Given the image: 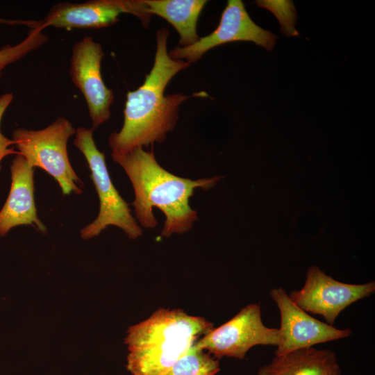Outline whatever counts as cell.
<instances>
[{"label":"cell","instance_id":"17","mask_svg":"<svg viewBox=\"0 0 375 375\" xmlns=\"http://www.w3.org/2000/svg\"><path fill=\"white\" fill-rule=\"evenodd\" d=\"M259 6L266 8L274 13L281 24L283 33L288 35H297L294 28L295 9L292 1H258Z\"/></svg>","mask_w":375,"mask_h":375},{"label":"cell","instance_id":"18","mask_svg":"<svg viewBox=\"0 0 375 375\" xmlns=\"http://www.w3.org/2000/svg\"><path fill=\"white\" fill-rule=\"evenodd\" d=\"M12 99L13 94L12 92H6L0 96V127L3 116ZM12 145H15L13 140L6 137L1 133L0 128V170L1 168V162L5 157L10 155L16 156L19 154L18 151L14 149Z\"/></svg>","mask_w":375,"mask_h":375},{"label":"cell","instance_id":"7","mask_svg":"<svg viewBox=\"0 0 375 375\" xmlns=\"http://www.w3.org/2000/svg\"><path fill=\"white\" fill-rule=\"evenodd\" d=\"M375 292V283L350 284L338 281L316 266L308 268L303 286L288 294L307 312L322 316L333 326L346 308Z\"/></svg>","mask_w":375,"mask_h":375},{"label":"cell","instance_id":"12","mask_svg":"<svg viewBox=\"0 0 375 375\" xmlns=\"http://www.w3.org/2000/svg\"><path fill=\"white\" fill-rule=\"evenodd\" d=\"M11 185L0 210V238L21 225H29L47 234V229L38 217L34 199V168L22 155H16L10 166Z\"/></svg>","mask_w":375,"mask_h":375},{"label":"cell","instance_id":"16","mask_svg":"<svg viewBox=\"0 0 375 375\" xmlns=\"http://www.w3.org/2000/svg\"><path fill=\"white\" fill-rule=\"evenodd\" d=\"M44 28L40 20L38 24L29 29L22 41L15 45L6 44L0 48V78L8 65L21 60L47 42L48 35L42 33Z\"/></svg>","mask_w":375,"mask_h":375},{"label":"cell","instance_id":"15","mask_svg":"<svg viewBox=\"0 0 375 375\" xmlns=\"http://www.w3.org/2000/svg\"><path fill=\"white\" fill-rule=\"evenodd\" d=\"M218 359L194 344L162 375H216Z\"/></svg>","mask_w":375,"mask_h":375},{"label":"cell","instance_id":"10","mask_svg":"<svg viewBox=\"0 0 375 375\" xmlns=\"http://www.w3.org/2000/svg\"><path fill=\"white\" fill-rule=\"evenodd\" d=\"M280 311L279 343L275 356L349 337L351 331L340 329L317 319L296 305L282 288L270 291Z\"/></svg>","mask_w":375,"mask_h":375},{"label":"cell","instance_id":"6","mask_svg":"<svg viewBox=\"0 0 375 375\" xmlns=\"http://www.w3.org/2000/svg\"><path fill=\"white\" fill-rule=\"evenodd\" d=\"M278 343V328L266 326L259 304L251 303L222 325L213 327L195 345L217 359L225 356L244 359L254 346L276 347Z\"/></svg>","mask_w":375,"mask_h":375},{"label":"cell","instance_id":"9","mask_svg":"<svg viewBox=\"0 0 375 375\" xmlns=\"http://www.w3.org/2000/svg\"><path fill=\"white\" fill-rule=\"evenodd\" d=\"M277 36L257 25L247 12L241 0H229L224 8L217 28L194 44L177 47L168 53L174 60L186 59L188 63L195 62L210 49L228 42L247 41L271 50Z\"/></svg>","mask_w":375,"mask_h":375},{"label":"cell","instance_id":"11","mask_svg":"<svg viewBox=\"0 0 375 375\" xmlns=\"http://www.w3.org/2000/svg\"><path fill=\"white\" fill-rule=\"evenodd\" d=\"M142 0H90L84 2H59L41 20L45 28H101L119 21L122 13L138 17L147 26L151 15L144 10Z\"/></svg>","mask_w":375,"mask_h":375},{"label":"cell","instance_id":"1","mask_svg":"<svg viewBox=\"0 0 375 375\" xmlns=\"http://www.w3.org/2000/svg\"><path fill=\"white\" fill-rule=\"evenodd\" d=\"M168 35L166 28L157 31L153 67L143 84L126 94L123 126L108 138L112 153H126L135 147L162 142L177 123L180 104L193 96H208L205 92L190 96L181 93L164 94L172 78L190 65L187 61L169 57Z\"/></svg>","mask_w":375,"mask_h":375},{"label":"cell","instance_id":"3","mask_svg":"<svg viewBox=\"0 0 375 375\" xmlns=\"http://www.w3.org/2000/svg\"><path fill=\"white\" fill-rule=\"evenodd\" d=\"M212 328L202 317L158 308L128 329L127 369L133 375H162Z\"/></svg>","mask_w":375,"mask_h":375},{"label":"cell","instance_id":"8","mask_svg":"<svg viewBox=\"0 0 375 375\" xmlns=\"http://www.w3.org/2000/svg\"><path fill=\"white\" fill-rule=\"evenodd\" d=\"M103 56L101 44L90 36L83 37L72 47L69 76L84 97L93 130L109 119L114 99L113 91L101 76Z\"/></svg>","mask_w":375,"mask_h":375},{"label":"cell","instance_id":"14","mask_svg":"<svg viewBox=\"0 0 375 375\" xmlns=\"http://www.w3.org/2000/svg\"><path fill=\"white\" fill-rule=\"evenodd\" d=\"M145 12L160 16L170 23L180 36L181 47L196 43L199 37L197 24L206 0H142Z\"/></svg>","mask_w":375,"mask_h":375},{"label":"cell","instance_id":"19","mask_svg":"<svg viewBox=\"0 0 375 375\" xmlns=\"http://www.w3.org/2000/svg\"><path fill=\"white\" fill-rule=\"evenodd\" d=\"M0 23L1 24H5L7 25H25L28 27H30L32 24V22L31 20H18V19H6L0 18Z\"/></svg>","mask_w":375,"mask_h":375},{"label":"cell","instance_id":"13","mask_svg":"<svg viewBox=\"0 0 375 375\" xmlns=\"http://www.w3.org/2000/svg\"><path fill=\"white\" fill-rule=\"evenodd\" d=\"M340 369L333 351L308 347L275 356L257 375H332Z\"/></svg>","mask_w":375,"mask_h":375},{"label":"cell","instance_id":"5","mask_svg":"<svg viewBox=\"0 0 375 375\" xmlns=\"http://www.w3.org/2000/svg\"><path fill=\"white\" fill-rule=\"evenodd\" d=\"M92 128L76 129L74 144L84 156L99 199L97 218L80 231L81 238L98 236L108 226L122 229L132 240L142 235V229L132 215L128 203L122 197L110 178L103 152L100 151L93 138Z\"/></svg>","mask_w":375,"mask_h":375},{"label":"cell","instance_id":"20","mask_svg":"<svg viewBox=\"0 0 375 375\" xmlns=\"http://www.w3.org/2000/svg\"><path fill=\"white\" fill-rule=\"evenodd\" d=\"M332 375H341V370L340 369L337 370L334 374H333Z\"/></svg>","mask_w":375,"mask_h":375},{"label":"cell","instance_id":"2","mask_svg":"<svg viewBox=\"0 0 375 375\" xmlns=\"http://www.w3.org/2000/svg\"><path fill=\"white\" fill-rule=\"evenodd\" d=\"M128 176L135 192L132 203L135 217L146 228L156 226L158 222L153 208L160 210L165 221L160 235L169 238L190 231L198 219L196 210L190 206L194 190H208L214 187L220 176L192 180L178 176L164 169L156 160L153 151L135 147L123 153H112Z\"/></svg>","mask_w":375,"mask_h":375},{"label":"cell","instance_id":"4","mask_svg":"<svg viewBox=\"0 0 375 375\" xmlns=\"http://www.w3.org/2000/svg\"><path fill=\"white\" fill-rule=\"evenodd\" d=\"M76 128L67 118L60 117L40 130L17 128L12 131L15 146L31 166L40 167L58 183L62 194H80L83 183L68 157L67 142Z\"/></svg>","mask_w":375,"mask_h":375}]
</instances>
